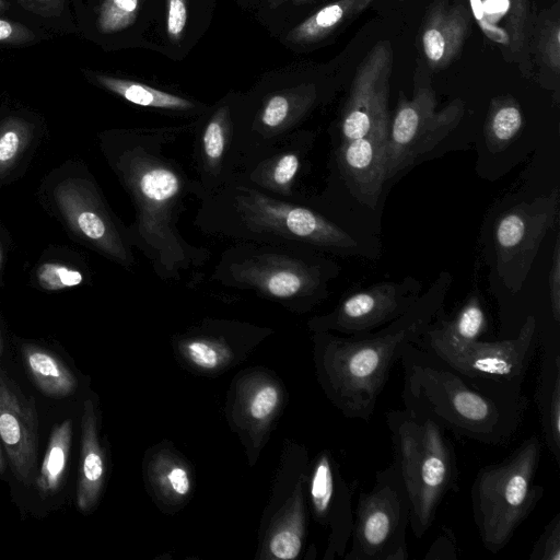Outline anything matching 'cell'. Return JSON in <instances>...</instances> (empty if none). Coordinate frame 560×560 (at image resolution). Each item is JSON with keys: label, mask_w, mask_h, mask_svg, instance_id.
<instances>
[{"label": "cell", "mask_w": 560, "mask_h": 560, "mask_svg": "<svg viewBox=\"0 0 560 560\" xmlns=\"http://www.w3.org/2000/svg\"><path fill=\"white\" fill-rule=\"evenodd\" d=\"M172 137L154 131L130 135L113 161L136 209V221L127 229L130 243L163 280H180L210 257L207 248L190 244L177 229L184 201L190 194L199 197V185L165 153Z\"/></svg>", "instance_id": "1"}, {"label": "cell", "mask_w": 560, "mask_h": 560, "mask_svg": "<svg viewBox=\"0 0 560 560\" xmlns=\"http://www.w3.org/2000/svg\"><path fill=\"white\" fill-rule=\"evenodd\" d=\"M405 409L427 417L446 432L488 446H505L518 434L529 400L475 383L415 343L399 359Z\"/></svg>", "instance_id": "2"}, {"label": "cell", "mask_w": 560, "mask_h": 560, "mask_svg": "<svg viewBox=\"0 0 560 560\" xmlns=\"http://www.w3.org/2000/svg\"><path fill=\"white\" fill-rule=\"evenodd\" d=\"M451 282V275L442 272L402 315L371 332L338 337L320 331L323 382L347 418L370 421L390 369L443 311Z\"/></svg>", "instance_id": "3"}, {"label": "cell", "mask_w": 560, "mask_h": 560, "mask_svg": "<svg viewBox=\"0 0 560 560\" xmlns=\"http://www.w3.org/2000/svg\"><path fill=\"white\" fill-rule=\"evenodd\" d=\"M194 223L205 234L235 242L335 252L357 246L347 231L314 209L240 180L202 196Z\"/></svg>", "instance_id": "4"}, {"label": "cell", "mask_w": 560, "mask_h": 560, "mask_svg": "<svg viewBox=\"0 0 560 560\" xmlns=\"http://www.w3.org/2000/svg\"><path fill=\"white\" fill-rule=\"evenodd\" d=\"M385 421L394 462L410 505L412 534L421 539L432 526L445 497L458 490L455 447L433 420L407 409L389 410Z\"/></svg>", "instance_id": "5"}, {"label": "cell", "mask_w": 560, "mask_h": 560, "mask_svg": "<svg viewBox=\"0 0 560 560\" xmlns=\"http://www.w3.org/2000/svg\"><path fill=\"white\" fill-rule=\"evenodd\" d=\"M304 245L235 242L225 248L212 279L288 304L312 305L327 294L329 265Z\"/></svg>", "instance_id": "6"}, {"label": "cell", "mask_w": 560, "mask_h": 560, "mask_svg": "<svg viewBox=\"0 0 560 560\" xmlns=\"http://www.w3.org/2000/svg\"><path fill=\"white\" fill-rule=\"evenodd\" d=\"M541 454L537 434L498 463L482 466L470 488L471 511L482 546L497 553L535 510L544 494L536 483Z\"/></svg>", "instance_id": "7"}, {"label": "cell", "mask_w": 560, "mask_h": 560, "mask_svg": "<svg viewBox=\"0 0 560 560\" xmlns=\"http://www.w3.org/2000/svg\"><path fill=\"white\" fill-rule=\"evenodd\" d=\"M539 341L538 319L535 315H528L517 334L510 338L463 343L425 329L415 345L475 383L520 393Z\"/></svg>", "instance_id": "8"}, {"label": "cell", "mask_w": 560, "mask_h": 560, "mask_svg": "<svg viewBox=\"0 0 560 560\" xmlns=\"http://www.w3.org/2000/svg\"><path fill=\"white\" fill-rule=\"evenodd\" d=\"M410 505L401 480L390 464L378 470L372 488L362 492L353 512L347 560H407Z\"/></svg>", "instance_id": "9"}, {"label": "cell", "mask_w": 560, "mask_h": 560, "mask_svg": "<svg viewBox=\"0 0 560 560\" xmlns=\"http://www.w3.org/2000/svg\"><path fill=\"white\" fill-rule=\"evenodd\" d=\"M463 114L460 101L436 110V98L430 88L418 89L411 100L400 97L386 139L387 179L436 147L458 125Z\"/></svg>", "instance_id": "10"}, {"label": "cell", "mask_w": 560, "mask_h": 560, "mask_svg": "<svg viewBox=\"0 0 560 560\" xmlns=\"http://www.w3.org/2000/svg\"><path fill=\"white\" fill-rule=\"evenodd\" d=\"M559 191L520 202L494 224L497 271L510 293L522 289L540 244L558 214Z\"/></svg>", "instance_id": "11"}, {"label": "cell", "mask_w": 560, "mask_h": 560, "mask_svg": "<svg viewBox=\"0 0 560 560\" xmlns=\"http://www.w3.org/2000/svg\"><path fill=\"white\" fill-rule=\"evenodd\" d=\"M421 284L407 277L401 281L375 283L346 296L329 313L314 318L320 331H338L345 336L376 330L402 315L420 296Z\"/></svg>", "instance_id": "12"}, {"label": "cell", "mask_w": 560, "mask_h": 560, "mask_svg": "<svg viewBox=\"0 0 560 560\" xmlns=\"http://www.w3.org/2000/svg\"><path fill=\"white\" fill-rule=\"evenodd\" d=\"M389 42H378L357 69L340 121L341 141L388 131V92L393 68Z\"/></svg>", "instance_id": "13"}, {"label": "cell", "mask_w": 560, "mask_h": 560, "mask_svg": "<svg viewBox=\"0 0 560 560\" xmlns=\"http://www.w3.org/2000/svg\"><path fill=\"white\" fill-rule=\"evenodd\" d=\"M55 199L77 234L121 266L128 268L133 265L127 230L118 228L89 182L77 178L61 182L55 189Z\"/></svg>", "instance_id": "14"}, {"label": "cell", "mask_w": 560, "mask_h": 560, "mask_svg": "<svg viewBox=\"0 0 560 560\" xmlns=\"http://www.w3.org/2000/svg\"><path fill=\"white\" fill-rule=\"evenodd\" d=\"M0 440L16 480L34 482L39 447L36 408L0 366Z\"/></svg>", "instance_id": "15"}, {"label": "cell", "mask_w": 560, "mask_h": 560, "mask_svg": "<svg viewBox=\"0 0 560 560\" xmlns=\"http://www.w3.org/2000/svg\"><path fill=\"white\" fill-rule=\"evenodd\" d=\"M310 495L317 518L330 527L328 556L345 557L353 526L352 491L327 452L314 465Z\"/></svg>", "instance_id": "16"}, {"label": "cell", "mask_w": 560, "mask_h": 560, "mask_svg": "<svg viewBox=\"0 0 560 560\" xmlns=\"http://www.w3.org/2000/svg\"><path fill=\"white\" fill-rule=\"evenodd\" d=\"M310 144L311 140L288 135L243 161L233 180H240L277 197L292 200L295 198L294 182Z\"/></svg>", "instance_id": "17"}, {"label": "cell", "mask_w": 560, "mask_h": 560, "mask_svg": "<svg viewBox=\"0 0 560 560\" xmlns=\"http://www.w3.org/2000/svg\"><path fill=\"white\" fill-rule=\"evenodd\" d=\"M388 131L341 141L337 161L351 194L364 206L374 208L386 177V139Z\"/></svg>", "instance_id": "18"}, {"label": "cell", "mask_w": 560, "mask_h": 560, "mask_svg": "<svg viewBox=\"0 0 560 560\" xmlns=\"http://www.w3.org/2000/svg\"><path fill=\"white\" fill-rule=\"evenodd\" d=\"M234 124L228 106L217 109L195 141L199 199L229 184L235 175Z\"/></svg>", "instance_id": "19"}, {"label": "cell", "mask_w": 560, "mask_h": 560, "mask_svg": "<svg viewBox=\"0 0 560 560\" xmlns=\"http://www.w3.org/2000/svg\"><path fill=\"white\" fill-rule=\"evenodd\" d=\"M469 14L465 7H439L429 15L421 34L422 50L429 65H448L459 52L467 35Z\"/></svg>", "instance_id": "20"}, {"label": "cell", "mask_w": 560, "mask_h": 560, "mask_svg": "<svg viewBox=\"0 0 560 560\" xmlns=\"http://www.w3.org/2000/svg\"><path fill=\"white\" fill-rule=\"evenodd\" d=\"M105 479V460L98 442L96 417L85 400L81 417V455L77 482V505L84 513L94 509Z\"/></svg>", "instance_id": "21"}, {"label": "cell", "mask_w": 560, "mask_h": 560, "mask_svg": "<svg viewBox=\"0 0 560 560\" xmlns=\"http://www.w3.org/2000/svg\"><path fill=\"white\" fill-rule=\"evenodd\" d=\"M535 400L545 445L560 463V352L559 349L544 348Z\"/></svg>", "instance_id": "22"}, {"label": "cell", "mask_w": 560, "mask_h": 560, "mask_svg": "<svg viewBox=\"0 0 560 560\" xmlns=\"http://www.w3.org/2000/svg\"><path fill=\"white\" fill-rule=\"evenodd\" d=\"M21 351L27 374L43 394L60 399L75 392L74 374L54 352L33 343H24Z\"/></svg>", "instance_id": "23"}, {"label": "cell", "mask_w": 560, "mask_h": 560, "mask_svg": "<svg viewBox=\"0 0 560 560\" xmlns=\"http://www.w3.org/2000/svg\"><path fill=\"white\" fill-rule=\"evenodd\" d=\"M73 423L71 419L55 425L33 485L42 499L56 495L63 487L69 469Z\"/></svg>", "instance_id": "24"}, {"label": "cell", "mask_w": 560, "mask_h": 560, "mask_svg": "<svg viewBox=\"0 0 560 560\" xmlns=\"http://www.w3.org/2000/svg\"><path fill=\"white\" fill-rule=\"evenodd\" d=\"M427 330L455 342L481 340L488 330V319L480 298L470 295L452 317L440 312Z\"/></svg>", "instance_id": "25"}, {"label": "cell", "mask_w": 560, "mask_h": 560, "mask_svg": "<svg viewBox=\"0 0 560 560\" xmlns=\"http://www.w3.org/2000/svg\"><path fill=\"white\" fill-rule=\"evenodd\" d=\"M94 79L106 90L139 106L179 112L195 108V104L184 97L143 83L98 73L94 74Z\"/></svg>", "instance_id": "26"}, {"label": "cell", "mask_w": 560, "mask_h": 560, "mask_svg": "<svg viewBox=\"0 0 560 560\" xmlns=\"http://www.w3.org/2000/svg\"><path fill=\"white\" fill-rule=\"evenodd\" d=\"M524 124L516 101L510 97L492 101L485 125L487 147L493 153L503 151L517 137Z\"/></svg>", "instance_id": "27"}, {"label": "cell", "mask_w": 560, "mask_h": 560, "mask_svg": "<svg viewBox=\"0 0 560 560\" xmlns=\"http://www.w3.org/2000/svg\"><path fill=\"white\" fill-rule=\"evenodd\" d=\"M359 0H337L331 2L299 24L289 39L295 43H310L327 36L351 13L357 12Z\"/></svg>", "instance_id": "28"}, {"label": "cell", "mask_w": 560, "mask_h": 560, "mask_svg": "<svg viewBox=\"0 0 560 560\" xmlns=\"http://www.w3.org/2000/svg\"><path fill=\"white\" fill-rule=\"evenodd\" d=\"M32 138V127L20 118L0 125V177L18 162Z\"/></svg>", "instance_id": "29"}, {"label": "cell", "mask_w": 560, "mask_h": 560, "mask_svg": "<svg viewBox=\"0 0 560 560\" xmlns=\"http://www.w3.org/2000/svg\"><path fill=\"white\" fill-rule=\"evenodd\" d=\"M139 0H104L97 27L104 34L119 32L130 26L137 16Z\"/></svg>", "instance_id": "30"}, {"label": "cell", "mask_w": 560, "mask_h": 560, "mask_svg": "<svg viewBox=\"0 0 560 560\" xmlns=\"http://www.w3.org/2000/svg\"><path fill=\"white\" fill-rule=\"evenodd\" d=\"M37 281L48 291H57L80 285L83 282L81 271L58 262H45L36 272Z\"/></svg>", "instance_id": "31"}, {"label": "cell", "mask_w": 560, "mask_h": 560, "mask_svg": "<svg viewBox=\"0 0 560 560\" xmlns=\"http://www.w3.org/2000/svg\"><path fill=\"white\" fill-rule=\"evenodd\" d=\"M529 560H560V513L545 526L535 541Z\"/></svg>", "instance_id": "32"}, {"label": "cell", "mask_w": 560, "mask_h": 560, "mask_svg": "<svg viewBox=\"0 0 560 560\" xmlns=\"http://www.w3.org/2000/svg\"><path fill=\"white\" fill-rule=\"evenodd\" d=\"M269 549L278 559H294L302 549V536L293 529L278 532L271 538Z\"/></svg>", "instance_id": "33"}, {"label": "cell", "mask_w": 560, "mask_h": 560, "mask_svg": "<svg viewBox=\"0 0 560 560\" xmlns=\"http://www.w3.org/2000/svg\"><path fill=\"white\" fill-rule=\"evenodd\" d=\"M186 353L194 364L203 369L217 368L220 362L218 348L207 340L197 339L188 342Z\"/></svg>", "instance_id": "34"}, {"label": "cell", "mask_w": 560, "mask_h": 560, "mask_svg": "<svg viewBox=\"0 0 560 560\" xmlns=\"http://www.w3.org/2000/svg\"><path fill=\"white\" fill-rule=\"evenodd\" d=\"M279 401V393L272 385L260 387L253 396L249 404V413L256 420L268 418L276 409Z\"/></svg>", "instance_id": "35"}, {"label": "cell", "mask_w": 560, "mask_h": 560, "mask_svg": "<svg viewBox=\"0 0 560 560\" xmlns=\"http://www.w3.org/2000/svg\"><path fill=\"white\" fill-rule=\"evenodd\" d=\"M540 50L548 66L558 71L560 67V26L558 22L545 30L540 40Z\"/></svg>", "instance_id": "36"}, {"label": "cell", "mask_w": 560, "mask_h": 560, "mask_svg": "<svg viewBox=\"0 0 560 560\" xmlns=\"http://www.w3.org/2000/svg\"><path fill=\"white\" fill-rule=\"evenodd\" d=\"M425 560L457 559V546L453 530L448 527H442L440 536L433 541L424 556Z\"/></svg>", "instance_id": "37"}, {"label": "cell", "mask_w": 560, "mask_h": 560, "mask_svg": "<svg viewBox=\"0 0 560 560\" xmlns=\"http://www.w3.org/2000/svg\"><path fill=\"white\" fill-rule=\"evenodd\" d=\"M550 307L553 320L560 322V242L556 241L549 273Z\"/></svg>", "instance_id": "38"}, {"label": "cell", "mask_w": 560, "mask_h": 560, "mask_svg": "<svg viewBox=\"0 0 560 560\" xmlns=\"http://www.w3.org/2000/svg\"><path fill=\"white\" fill-rule=\"evenodd\" d=\"M34 38V32L26 25L0 18V44L22 45Z\"/></svg>", "instance_id": "39"}, {"label": "cell", "mask_w": 560, "mask_h": 560, "mask_svg": "<svg viewBox=\"0 0 560 560\" xmlns=\"http://www.w3.org/2000/svg\"><path fill=\"white\" fill-rule=\"evenodd\" d=\"M186 0H167L166 28L171 38L178 39L186 26Z\"/></svg>", "instance_id": "40"}, {"label": "cell", "mask_w": 560, "mask_h": 560, "mask_svg": "<svg viewBox=\"0 0 560 560\" xmlns=\"http://www.w3.org/2000/svg\"><path fill=\"white\" fill-rule=\"evenodd\" d=\"M510 9V37L516 47L523 42V30L526 16V0H508Z\"/></svg>", "instance_id": "41"}, {"label": "cell", "mask_w": 560, "mask_h": 560, "mask_svg": "<svg viewBox=\"0 0 560 560\" xmlns=\"http://www.w3.org/2000/svg\"><path fill=\"white\" fill-rule=\"evenodd\" d=\"M26 11L43 16L58 18L63 10V0H16Z\"/></svg>", "instance_id": "42"}, {"label": "cell", "mask_w": 560, "mask_h": 560, "mask_svg": "<svg viewBox=\"0 0 560 560\" xmlns=\"http://www.w3.org/2000/svg\"><path fill=\"white\" fill-rule=\"evenodd\" d=\"M164 483L179 497L186 495L190 490V480L187 471L180 466H172L166 470Z\"/></svg>", "instance_id": "43"}, {"label": "cell", "mask_w": 560, "mask_h": 560, "mask_svg": "<svg viewBox=\"0 0 560 560\" xmlns=\"http://www.w3.org/2000/svg\"><path fill=\"white\" fill-rule=\"evenodd\" d=\"M470 9L474 14L475 20L477 21L478 25H482L485 22H487L485 18V9H483V1L482 0H469Z\"/></svg>", "instance_id": "44"}, {"label": "cell", "mask_w": 560, "mask_h": 560, "mask_svg": "<svg viewBox=\"0 0 560 560\" xmlns=\"http://www.w3.org/2000/svg\"><path fill=\"white\" fill-rule=\"evenodd\" d=\"M2 444L0 443V477H2L7 471V460L2 451Z\"/></svg>", "instance_id": "45"}, {"label": "cell", "mask_w": 560, "mask_h": 560, "mask_svg": "<svg viewBox=\"0 0 560 560\" xmlns=\"http://www.w3.org/2000/svg\"><path fill=\"white\" fill-rule=\"evenodd\" d=\"M373 0H359L357 4V12H361L372 2Z\"/></svg>", "instance_id": "46"}, {"label": "cell", "mask_w": 560, "mask_h": 560, "mask_svg": "<svg viewBox=\"0 0 560 560\" xmlns=\"http://www.w3.org/2000/svg\"><path fill=\"white\" fill-rule=\"evenodd\" d=\"M283 1L285 0H268V2L273 7L280 5Z\"/></svg>", "instance_id": "47"}, {"label": "cell", "mask_w": 560, "mask_h": 560, "mask_svg": "<svg viewBox=\"0 0 560 560\" xmlns=\"http://www.w3.org/2000/svg\"><path fill=\"white\" fill-rule=\"evenodd\" d=\"M8 8V3L5 2V0H0V12H3L4 10H7Z\"/></svg>", "instance_id": "48"}, {"label": "cell", "mask_w": 560, "mask_h": 560, "mask_svg": "<svg viewBox=\"0 0 560 560\" xmlns=\"http://www.w3.org/2000/svg\"><path fill=\"white\" fill-rule=\"evenodd\" d=\"M2 352V338H1V332H0V354Z\"/></svg>", "instance_id": "49"}, {"label": "cell", "mask_w": 560, "mask_h": 560, "mask_svg": "<svg viewBox=\"0 0 560 560\" xmlns=\"http://www.w3.org/2000/svg\"><path fill=\"white\" fill-rule=\"evenodd\" d=\"M295 1L301 3V2H306V1H310V0H295Z\"/></svg>", "instance_id": "50"}, {"label": "cell", "mask_w": 560, "mask_h": 560, "mask_svg": "<svg viewBox=\"0 0 560 560\" xmlns=\"http://www.w3.org/2000/svg\"><path fill=\"white\" fill-rule=\"evenodd\" d=\"M1 257H2V256H1V245H0V264H1Z\"/></svg>", "instance_id": "51"}]
</instances>
